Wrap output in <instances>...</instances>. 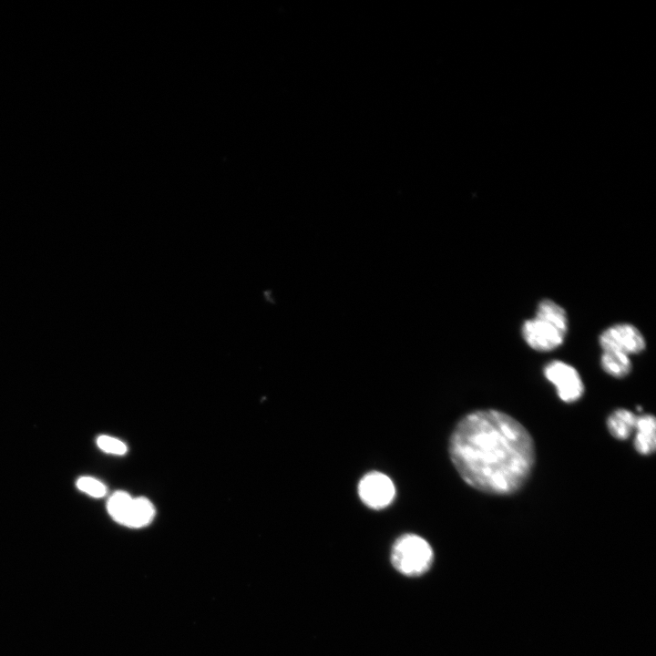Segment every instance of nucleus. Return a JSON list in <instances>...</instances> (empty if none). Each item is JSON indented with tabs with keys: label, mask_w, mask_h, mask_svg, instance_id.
I'll use <instances>...</instances> for the list:
<instances>
[{
	"label": "nucleus",
	"mask_w": 656,
	"mask_h": 656,
	"mask_svg": "<svg viewBox=\"0 0 656 656\" xmlns=\"http://www.w3.org/2000/svg\"><path fill=\"white\" fill-rule=\"evenodd\" d=\"M433 559L430 544L415 534L402 535L395 541L391 550L393 566L405 576L424 574L431 567Z\"/></svg>",
	"instance_id": "7ed1b4c3"
},
{
	"label": "nucleus",
	"mask_w": 656,
	"mask_h": 656,
	"mask_svg": "<svg viewBox=\"0 0 656 656\" xmlns=\"http://www.w3.org/2000/svg\"><path fill=\"white\" fill-rule=\"evenodd\" d=\"M357 491L361 501L369 508L376 510L388 507L395 496L392 479L377 471L365 474L358 483Z\"/></svg>",
	"instance_id": "20e7f679"
},
{
	"label": "nucleus",
	"mask_w": 656,
	"mask_h": 656,
	"mask_svg": "<svg viewBox=\"0 0 656 656\" xmlns=\"http://www.w3.org/2000/svg\"><path fill=\"white\" fill-rule=\"evenodd\" d=\"M602 369L611 376L625 377L631 370L629 355L618 352H603L600 359Z\"/></svg>",
	"instance_id": "9d476101"
},
{
	"label": "nucleus",
	"mask_w": 656,
	"mask_h": 656,
	"mask_svg": "<svg viewBox=\"0 0 656 656\" xmlns=\"http://www.w3.org/2000/svg\"><path fill=\"white\" fill-rule=\"evenodd\" d=\"M568 326L565 310L555 302L545 299L539 302L535 317L524 323L522 335L531 348L547 352L563 343Z\"/></svg>",
	"instance_id": "f03ea898"
},
{
	"label": "nucleus",
	"mask_w": 656,
	"mask_h": 656,
	"mask_svg": "<svg viewBox=\"0 0 656 656\" xmlns=\"http://www.w3.org/2000/svg\"><path fill=\"white\" fill-rule=\"evenodd\" d=\"M77 487L94 497L105 496L107 488L103 483L90 477H82L77 481Z\"/></svg>",
	"instance_id": "f8f14e48"
},
{
	"label": "nucleus",
	"mask_w": 656,
	"mask_h": 656,
	"mask_svg": "<svg viewBox=\"0 0 656 656\" xmlns=\"http://www.w3.org/2000/svg\"><path fill=\"white\" fill-rule=\"evenodd\" d=\"M546 378L554 384L559 397L566 403L579 400L584 384L578 371L562 361H552L544 368Z\"/></svg>",
	"instance_id": "39448f33"
},
{
	"label": "nucleus",
	"mask_w": 656,
	"mask_h": 656,
	"mask_svg": "<svg viewBox=\"0 0 656 656\" xmlns=\"http://www.w3.org/2000/svg\"><path fill=\"white\" fill-rule=\"evenodd\" d=\"M637 415L630 410L620 408L615 410L607 419V426L611 436L624 440L630 437L635 429Z\"/></svg>",
	"instance_id": "6e6552de"
},
{
	"label": "nucleus",
	"mask_w": 656,
	"mask_h": 656,
	"mask_svg": "<svg viewBox=\"0 0 656 656\" xmlns=\"http://www.w3.org/2000/svg\"><path fill=\"white\" fill-rule=\"evenodd\" d=\"M97 444L101 450L107 453L124 455L127 452L125 443L108 436H100L97 440Z\"/></svg>",
	"instance_id": "ddd939ff"
},
{
	"label": "nucleus",
	"mask_w": 656,
	"mask_h": 656,
	"mask_svg": "<svg viewBox=\"0 0 656 656\" xmlns=\"http://www.w3.org/2000/svg\"><path fill=\"white\" fill-rule=\"evenodd\" d=\"M155 509L152 503L145 497L133 498L123 525L129 528H141L152 520Z\"/></svg>",
	"instance_id": "1a4fd4ad"
},
{
	"label": "nucleus",
	"mask_w": 656,
	"mask_h": 656,
	"mask_svg": "<svg viewBox=\"0 0 656 656\" xmlns=\"http://www.w3.org/2000/svg\"><path fill=\"white\" fill-rule=\"evenodd\" d=\"M133 498L124 491L115 492L108 499V511L117 522L123 525Z\"/></svg>",
	"instance_id": "9b49d317"
},
{
	"label": "nucleus",
	"mask_w": 656,
	"mask_h": 656,
	"mask_svg": "<svg viewBox=\"0 0 656 656\" xmlns=\"http://www.w3.org/2000/svg\"><path fill=\"white\" fill-rule=\"evenodd\" d=\"M448 453L468 486L492 495H509L521 488L536 459L528 430L511 415L493 409L461 418L449 438Z\"/></svg>",
	"instance_id": "f257e3e1"
},
{
	"label": "nucleus",
	"mask_w": 656,
	"mask_h": 656,
	"mask_svg": "<svg viewBox=\"0 0 656 656\" xmlns=\"http://www.w3.org/2000/svg\"><path fill=\"white\" fill-rule=\"evenodd\" d=\"M603 352H618L627 355L639 354L645 348L641 333L629 323H619L604 330L599 338Z\"/></svg>",
	"instance_id": "423d86ee"
},
{
	"label": "nucleus",
	"mask_w": 656,
	"mask_h": 656,
	"mask_svg": "<svg viewBox=\"0 0 656 656\" xmlns=\"http://www.w3.org/2000/svg\"><path fill=\"white\" fill-rule=\"evenodd\" d=\"M634 446L641 455H650L656 447V421L652 415L637 416Z\"/></svg>",
	"instance_id": "0eeeda50"
}]
</instances>
